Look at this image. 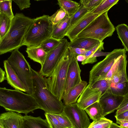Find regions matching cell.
<instances>
[{"instance_id":"cell-35","label":"cell","mask_w":128,"mask_h":128,"mask_svg":"<svg viewBox=\"0 0 128 128\" xmlns=\"http://www.w3.org/2000/svg\"><path fill=\"white\" fill-rule=\"evenodd\" d=\"M67 15L66 12L60 8L53 15L50 16V18L53 25H54L64 19Z\"/></svg>"},{"instance_id":"cell-43","label":"cell","mask_w":128,"mask_h":128,"mask_svg":"<svg viewBox=\"0 0 128 128\" xmlns=\"http://www.w3.org/2000/svg\"><path fill=\"white\" fill-rule=\"evenodd\" d=\"M70 48L74 52L76 57L79 55H84L86 52L88 50L80 48Z\"/></svg>"},{"instance_id":"cell-21","label":"cell","mask_w":128,"mask_h":128,"mask_svg":"<svg viewBox=\"0 0 128 128\" xmlns=\"http://www.w3.org/2000/svg\"><path fill=\"white\" fill-rule=\"evenodd\" d=\"M26 52L28 57L40 64L41 66L43 64L47 54V53L40 46L27 47Z\"/></svg>"},{"instance_id":"cell-51","label":"cell","mask_w":128,"mask_h":128,"mask_svg":"<svg viewBox=\"0 0 128 128\" xmlns=\"http://www.w3.org/2000/svg\"></svg>"},{"instance_id":"cell-19","label":"cell","mask_w":128,"mask_h":128,"mask_svg":"<svg viewBox=\"0 0 128 128\" xmlns=\"http://www.w3.org/2000/svg\"><path fill=\"white\" fill-rule=\"evenodd\" d=\"M70 18L67 14L62 20L53 25L52 37L59 40L63 39L69 27Z\"/></svg>"},{"instance_id":"cell-14","label":"cell","mask_w":128,"mask_h":128,"mask_svg":"<svg viewBox=\"0 0 128 128\" xmlns=\"http://www.w3.org/2000/svg\"><path fill=\"white\" fill-rule=\"evenodd\" d=\"M92 10L68 30L65 36L68 37L70 42L72 41L80 33L100 15L93 13Z\"/></svg>"},{"instance_id":"cell-47","label":"cell","mask_w":128,"mask_h":128,"mask_svg":"<svg viewBox=\"0 0 128 128\" xmlns=\"http://www.w3.org/2000/svg\"><path fill=\"white\" fill-rule=\"evenodd\" d=\"M78 61L82 62L86 59V58L84 55H79L76 57Z\"/></svg>"},{"instance_id":"cell-10","label":"cell","mask_w":128,"mask_h":128,"mask_svg":"<svg viewBox=\"0 0 128 128\" xmlns=\"http://www.w3.org/2000/svg\"><path fill=\"white\" fill-rule=\"evenodd\" d=\"M63 112L73 128H88L90 124L85 110L80 108L76 102L64 106Z\"/></svg>"},{"instance_id":"cell-29","label":"cell","mask_w":128,"mask_h":128,"mask_svg":"<svg viewBox=\"0 0 128 128\" xmlns=\"http://www.w3.org/2000/svg\"><path fill=\"white\" fill-rule=\"evenodd\" d=\"M118 0H102L99 5L92 10L94 14H100L108 10L113 6L116 4Z\"/></svg>"},{"instance_id":"cell-7","label":"cell","mask_w":128,"mask_h":128,"mask_svg":"<svg viewBox=\"0 0 128 128\" xmlns=\"http://www.w3.org/2000/svg\"><path fill=\"white\" fill-rule=\"evenodd\" d=\"M8 63L25 86L27 94H32V77L29 63L18 49L13 50L7 60Z\"/></svg>"},{"instance_id":"cell-25","label":"cell","mask_w":128,"mask_h":128,"mask_svg":"<svg viewBox=\"0 0 128 128\" xmlns=\"http://www.w3.org/2000/svg\"><path fill=\"white\" fill-rule=\"evenodd\" d=\"M108 90L114 94L125 96L128 94V82L117 84L111 82Z\"/></svg>"},{"instance_id":"cell-13","label":"cell","mask_w":128,"mask_h":128,"mask_svg":"<svg viewBox=\"0 0 128 128\" xmlns=\"http://www.w3.org/2000/svg\"><path fill=\"white\" fill-rule=\"evenodd\" d=\"M81 71L76 57L75 56L68 68L63 97L71 88L78 84L82 80L80 76Z\"/></svg>"},{"instance_id":"cell-44","label":"cell","mask_w":128,"mask_h":128,"mask_svg":"<svg viewBox=\"0 0 128 128\" xmlns=\"http://www.w3.org/2000/svg\"><path fill=\"white\" fill-rule=\"evenodd\" d=\"M116 119L124 120L128 121V110L119 114L115 116Z\"/></svg>"},{"instance_id":"cell-24","label":"cell","mask_w":128,"mask_h":128,"mask_svg":"<svg viewBox=\"0 0 128 128\" xmlns=\"http://www.w3.org/2000/svg\"><path fill=\"white\" fill-rule=\"evenodd\" d=\"M12 19L0 11V40L5 36L11 26Z\"/></svg>"},{"instance_id":"cell-49","label":"cell","mask_w":128,"mask_h":128,"mask_svg":"<svg viewBox=\"0 0 128 128\" xmlns=\"http://www.w3.org/2000/svg\"><path fill=\"white\" fill-rule=\"evenodd\" d=\"M0 128H4L2 124H0Z\"/></svg>"},{"instance_id":"cell-37","label":"cell","mask_w":128,"mask_h":128,"mask_svg":"<svg viewBox=\"0 0 128 128\" xmlns=\"http://www.w3.org/2000/svg\"><path fill=\"white\" fill-rule=\"evenodd\" d=\"M44 115L51 128H62L58 120L52 114L45 112Z\"/></svg>"},{"instance_id":"cell-22","label":"cell","mask_w":128,"mask_h":128,"mask_svg":"<svg viewBox=\"0 0 128 128\" xmlns=\"http://www.w3.org/2000/svg\"><path fill=\"white\" fill-rule=\"evenodd\" d=\"M58 4L70 17L74 14L80 6L79 3L70 0H58Z\"/></svg>"},{"instance_id":"cell-8","label":"cell","mask_w":128,"mask_h":128,"mask_svg":"<svg viewBox=\"0 0 128 128\" xmlns=\"http://www.w3.org/2000/svg\"><path fill=\"white\" fill-rule=\"evenodd\" d=\"M126 52L124 48L115 49L103 60L94 65L90 72L88 85L92 86L96 82L104 79L116 60Z\"/></svg>"},{"instance_id":"cell-45","label":"cell","mask_w":128,"mask_h":128,"mask_svg":"<svg viewBox=\"0 0 128 128\" xmlns=\"http://www.w3.org/2000/svg\"><path fill=\"white\" fill-rule=\"evenodd\" d=\"M116 122L122 127L124 128H128V121L116 119Z\"/></svg>"},{"instance_id":"cell-40","label":"cell","mask_w":128,"mask_h":128,"mask_svg":"<svg viewBox=\"0 0 128 128\" xmlns=\"http://www.w3.org/2000/svg\"><path fill=\"white\" fill-rule=\"evenodd\" d=\"M18 6L21 10L30 7L31 3L30 0H13Z\"/></svg>"},{"instance_id":"cell-20","label":"cell","mask_w":128,"mask_h":128,"mask_svg":"<svg viewBox=\"0 0 128 128\" xmlns=\"http://www.w3.org/2000/svg\"><path fill=\"white\" fill-rule=\"evenodd\" d=\"M100 42L98 40L89 38H76L72 41L69 42L68 47L89 50Z\"/></svg>"},{"instance_id":"cell-1","label":"cell","mask_w":128,"mask_h":128,"mask_svg":"<svg viewBox=\"0 0 128 128\" xmlns=\"http://www.w3.org/2000/svg\"><path fill=\"white\" fill-rule=\"evenodd\" d=\"M32 95L40 109L45 112L59 114L63 112L64 104L50 92L46 77L32 68Z\"/></svg>"},{"instance_id":"cell-6","label":"cell","mask_w":128,"mask_h":128,"mask_svg":"<svg viewBox=\"0 0 128 128\" xmlns=\"http://www.w3.org/2000/svg\"><path fill=\"white\" fill-rule=\"evenodd\" d=\"M108 11L100 14L92 20L76 38H89L102 42L110 36L115 30L108 17Z\"/></svg>"},{"instance_id":"cell-28","label":"cell","mask_w":128,"mask_h":128,"mask_svg":"<svg viewBox=\"0 0 128 128\" xmlns=\"http://www.w3.org/2000/svg\"><path fill=\"white\" fill-rule=\"evenodd\" d=\"M127 62V61L125 63L121 68L114 74L110 80L112 82L117 84L128 82L126 72Z\"/></svg>"},{"instance_id":"cell-5","label":"cell","mask_w":128,"mask_h":128,"mask_svg":"<svg viewBox=\"0 0 128 128\" xmlns=\"http://www.w3.org/2000/svg\"><path fill=\"white\" fill-rule=\"evenodd\" d=\"M53 26L48 15H44L34 18L24 36L22 46H40L44 41L52 37Z\"/></svg>"},{"instance_id":"cell-46","label":"cell","mask_w":128,"mask_h":128,"mask_svg":"<svg viewBox=\"0 0 128 128\" xmlns=\"http://www.w3.org/2000/svg\"><path fill=\"white\" fill-rule=\"evenodd\" d=\"M6 72L1 68H0V82H2L4 80H6V77L5 76Z\"/></svg>"},{"instance_id":"cell-2","label":"cell","mask_w":128,"mask_h":128,"mask_svg":"<svg viewBox=\"0 0 128 128\" xmlns=\"http://www.w3.org/2000/svg\"><path fill=\"white\" fill-rule=\"evenodd\" d=\"M0 105L7 111H11L25 115L39 108L32 94L17 90L0 88Z\"/></svg>"},{"instance_id":"cell-9","label":"cell","mask_w":128,"mask_h":128,"mask_svg":"<svg viewBox=\"0 0 128 128\" xmlns=\"http://www.w3.org/2000/svg\"><path fill=\"white\" fill-rule=\"evenodd\" d=\"M68 43L66 39L63 38L60 40V44L57 47L47 53L39 72L41 75L45 77H48L50 75L64 55Z\"/></svg>"},{"instance_id":"cell-18","label":"cell","mask_w":128,"mask_h":128,"mask_svg":"<svg viewBox=\"0 0 128 128\" xmlns=\"http://www.w3.org/2000/svg\"><path fill=\"white\" fill-rule=\"evenodd\" d=\"M22 128H51L47 120L40 116L34 117L25 115L22 118Z\"/></svg>"},{"instance_id":"cell-12","label":"cell","mask_w":128,"mask_h":128,"mask_svg":"<svg viewBox=\"0 0 128 128\" xmlns=\"http://www.w3.org/2000/svg\"><path fill=\"white\" fill-rule=\"evenodd\" d=\"M102 92L97 88L88 85L83 90L76 102L80 108L85 110L94 103L98 102Z\"/></svg>"},{"instance_id":"cell-39","label":"cell","mask_w":128,"mask_h":128,"mask_svg":"<svg viewBox=\"0 0 128 128\" xmlns=\"http://www.w3.org/2000/svg\"><path fill=\"white\" fill-rule=\"evenodd\" d=\"M116 115H117L128 110V94L124 96L123 100L117 110Z\"/></svg>"},{"instance_id":"cell-32","label":"cell","mask_w":128,"mask_h":128,"mask_svg":"<svg viewBox=\"0 0 128 128\" xmlns=\"http://www.w3.org/2000/svg\"><path fill=\"white\" fill-rule=\"evenodd\" d=\"M12 0H0V11L4 13L12 19L14 15L12 9Z\"/></svg>"},{"instance_id":"cell-38","label":"cell","mask_w":128,"mask_h":128,"mask_svg":"<svg viewBox=\"0 0 128 128\" xmlns=\"http://www.w3.org/2000/svg\"><path fill=\"white\" fill-rule=\"evenodd\" d=\"M102 0H81L80 1L81 5L85 8L92 10L97 7Z\"/></svg>"},{"instance_id":"cell-34","label":"cell","mask_w":128,"mask_h":128,"mask_svg":"<svg viewBox=\"0 0 128 128\" xmlns=\"http://www.w3.org/2000/svg\"><path fill=\"white\" fill-rule=\"evenodd\" d=\"M111 82L110 80H102L96 82L92 86L98 88L102 92V96L108 90Z\"/></svg>"},{"instance_id":"cell-23","label":"cell","mask_w":128,"mask_h":128,"mask_svg":"<svg viewBox=\"0 0 128 128\" xmlns=\"http://www.w3.org/2000/svg\"><path fill=\"white\" fill-rule=\"evenodd\" d=\"M93 121L105 118L102 109L98 102H96L88 106L84 110Z\"/></svg>"},{"instance_id":"cell-41","label":"cell","mask_w":128,"mask_h":128,"mask_svg":"<svg viewBox=\"0 0 128 128\" xmlns=\"http://www.w3.org/2000/svg\"><path fill=\"white\" fill-rule=\"evenodd\" d=\"M104 42H103L98 44L92 49L87 51L84 55L86 56L87 58L98 49L100 48L104 49Z\"/></svg>"},{"instance_id":"cell-11","label":"cell","mask_w":128,"mask_h":128,"mask_svg":"<svg viewBox=\"0 0 128 128\" xmlns=\"http://www.w3.org/2000/svg\"><path fill=\"white\" fill-rule=\"evenodd\" d=\"M124 97L112 94L108 90L103 94L98 102L102 109L104 116L117 110L122 102Z\"/></svg>"},{"instance_id":"cell-26","label":"cell","mask_w":128,"mask_h":128,"mask_svg":"<svg viewBox=\"0 0 128 128\" xmlns=\"http://www.w3.org/2000/svg\"><path fill=\"white\" fill-rule=\"evenodd\" d=\"M115 29L124 48L128 52V26L125 24H121L117 26Z\"/></svg>"},{"instance_id":"cell-33","label":"cell","mask_w":128,"mask_h":128,"mask_svg":"<svg viewBox=\"0 0 128 128\" xmlns=\"http://www.w3.org/2000/svg\"><path fill=\"white\" fill-rule=\"evenodd\" d=\"M112 121L105 118L93 121L88 128H109Z\"/></svg>"},{"instance_id":"cell-27","label":"cell","mask_w":128,"mask_h":128,"mask_svg":"<svg viewBox=\"0 0 128 128\" xmlns=\"http://www.w3.org/2000/svg\"><path fill=\"white\" fill-rule=\"evenodd\" d=\"M127 61L126 53L120 56L114 62L104 79L110 80L114 74L121 68Z\"/></svg>"},{"instance_id":"cell-17","label":"cell","mask_w":128,"mask_h":128,"mask_svg":"<svg viewBox=\"0 0 128 128\" xmlns=\"http://www.w3.org/2000/svg\"><path fill=\"white\" fill-rule=\"evenodd\" d=\"M87 84L86 82L82 80L78 84L71 88L63 97L64 106L76 102L78 98L87 86Z\"/></svg>"},{"instance_id":"cell-15","label":"cell","mask_w":128,"mask_h":128,"mask_svg":"<svg viewBox=\"0 0 128 128\" xmlns=\"http://www.w3.org/2000/svg\"><path fill=\"white\" fill-rule=\"evenodd\" d=\"M23 116L14 112H4L0 115V124L4 128H22Z\"/></svg>"},{"instance_id":"cell-4","label":"cell","mask_w":128,"mask_h":128,"mask_svg":"<svg viewBox=\"0 0 128 128\" xmlns=\"http://www.w3.org/2000/svg\"><path fill=\"white\" fill-rule=\"evenodd\" d=\"M75 56L74 52L68 47L56 66L46 78L49 90L60 101L63 99L68 68Z\"/></svg>"},{"instance_id":"cell-16","label":"cell","mask_w":128,"mask_h":128,"mask_svg":"<svg viewBox=\"0 0 128 128\" xmlns=\"http://www.w3.org/2000/svg\"><path fill=\"white\" fill-rule=\"evenodd\" d=\"M8 83L15 89L26 92V88L10 64L7 60L3 62Z\"/></svg>"},{"instance_id":"cell-31","label":"cell","mask_w":128,"mask_h":128,"mask_svg":"<svg viewBox=\"0 0 128 128\" xmlns=\"http://www.w3.org/2000/svg\"><path fill=\"white\" fill-rule=\"evenodd\" d=\"M60 42V40L51 37L43 42L40 46L48 53L57 47Z\"/></svg>"},{"instance_id":"cell-42","label":"cell","mask_w":128,"mask_h":128,"mask_svg":"<svg viewBox=\"0 0 128 128\" xmlns=\"http://www.w3.org/2000/svg\"><path fill=\"white\" fill-rule=\"evenodd\" d=\"M102 50H104V49L101 48L98 49L88 58H96L97 57L102 56H106L110 53V52H102L101 51Z\"/></svg>"},{"instance_id":"cell-30","label":"cell","mask_w":128,"mask_h":128,"mask_svg":"<svg viewBox=\"0 0 128 128\" xmlns=\"http://www.w3.org/2000/svg\"><path fill=\"white\" fill-rule=\"evenodd\" d=\"M92 10L86 8L82 5L80 6L78 10L71 17L70 25L68 29Z\"/></svg>"},{"instance_id":"cell-36","label":"cell","mask_w":128,"mask_h":128,"mask_svg":"<svg viewBox=\"0 0 128 128\" xmlns=\"http://www.w3.org/2000/svg\"><path fill=\"white\" fill-rule=\"evenodd\" d=\"M52 114L58 120L62 128H72L70 121L63 112L59 114Z\"/></svg>"},{"instance_id":"cell-3","label":"cell","mask_w":128,"mask_h":128,"mask_svg":"<svg viewBox=\"0 0 128 128\" xmlns=\"http://www.w3.org/2000/svg\"><path fill=\"white\" fill-rule=\"evenodd\" d=\"M34 18L16 13L12 20L10 28L6 35L0 40V54L18 49L22 46L23 40Z\"/></svg>"},{"instance_id":"cell-50","label":"cell","mask_w":128,"mask_h":128,"mask_svg":"<svg viewBox=\"0 0 128 128\" xmlns=\"http://www.w3.org/2000/svg\"><path fill=\"white\" fill-rule=\"evenodd\" d=\"M125 1L128 4V0H125Z\"/></svg>"},{"instance_id":"cell-48","label":"cell","mask_w":128,"mask_h":128,"mask_svg":"<svg viewBox=\"0 0 128 128\" xmlns=\"http://www.w3.org/2000/svg\"><path fill=\"white\" fill-rule=\"evenodd\" d=\"M109 128H124L113 122L111 124Z\"/></svg>"}]
</instances>
